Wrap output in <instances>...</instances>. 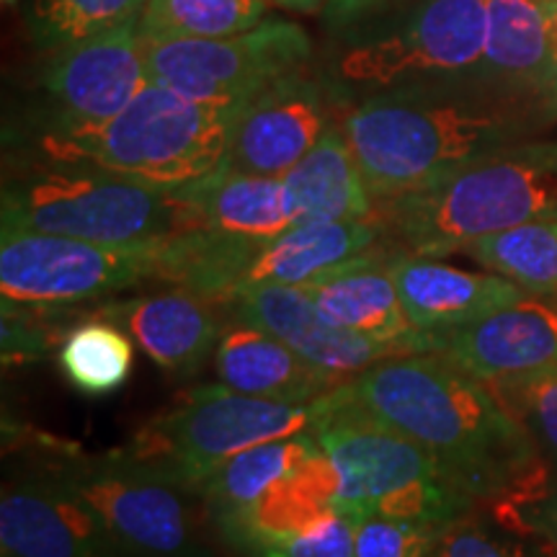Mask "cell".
I'll list each match as a JSON object with an SVG mask.
<instances>
[{
    "mask_svg": "<svg viewBox=\"0 0 557 557\" xmlns=\"http://www.w3.org/2000/svg\"><path fill=\"white\" fill-rule=\"evenodd\" d=\"M96 315L122 325L160 369L176 377L201 372L207 359L214 357L225 329L218 302L181 287L160 295L109 299Z\"/></svg>",
    "mask_w": 557,
    "mask_h": 557,
    "instance_id": "17",
    "label": "cell"
},
{
    "mask_svg": "<svg viewBox=\"0 0 557 557\" xmlns=\"http://www.w3.org/2000/svg\"><path fill=\"white\" fill-rule=\"evenodd\" d=\"M421 351L442 354L485 385L547 372L557 367V295L527 292L468 325L423 336Z\"/></svg>",
    "mask_w": 557,
    "mask_h": 557,
    "instance_id": "15",
    "label": "cell"
},
{
    "mask_svg": "<svg viewBox=\"0 0 557 557\" xmlns=\"http://www.w3.org/2000/svg\"><path fill=\"white\" fill-rule=\"evenodd\" d=\"M269 0H148L137 26L143 39L235 37L267 18Z\"/></svg>",
    "mask_w": 557,
    "mask_h": 557,
    "instance_id": "29",
    "label": "cell"
},
{
    "mask_svg": "<svg viewBox=\"0 0 557 557\" xmlns=\"http://www.w3.org/2000/svg\"><path fill=\"white\" fill-rule=\"evenodd\" d=\"M387 267L398 284L410 325L423 336L468 325L527 295L498 274H472L434 256H416L398 248L389 250Z\"/></svg>",
    "mask_w": 557,
    "mask_h": 557,
    "instance_id": "18",
    "label": "cell"
},
{
    "mask_svg": "<svg viewBox=\"0 0 557 557\" xmlns=\"http://www.w3.org/2000/svg\"><path fill=\"white\" fill-rule=\"evenodd\" d=\"M487 511L557 557V472L549 470L534 485L491 504Z\"/></svg>",
    "mask_w": 557,
    "mask_h": 557,
    "instance_id": "34",
    "label": "cell"
},
{
    "mask_svg": "<svg viewBox=\"0 0 557 557\" xmlns=\"http://www.w3.org/2000/svg\"><path fill=\"white\" fill-rule=\"evenodd\" d=\"M534 438L547 468L557 472V367L547 372L487 385Z\"/></svg>",
    "mask_w": 557,
    "mask_h": 557,
    "instance_id": "32",
    "label": "cell"
},
{
    "mask_svg": "<svg viewBox=\"0 0 557 557\" xmlns=\"http://www.w3.org/2000/svg\"><path fill=\"white\" fill-rule=\"evenodd\" d=\"M222 308H227L230 318L246 320L269 331L297 357L341 382L354 380L364 369L393 354H406L400 346L357 336L333 325L302 287L256 284V287L235 292L227 302H222Z\"/></svg>",
    "mask_w": 557,
    "mask_h": 557,
    "instance_id": "16",
    "label": "cell"
},
{
    "mask_svg": "<svg viewBox=\"0 0 557 557\" xmlns=\"http://www.w3.org/2000/svg\"><path fill=\"white\" fill-rule=\"evenodd\" d=\"M37 447L34 465L60 475L81 493L120 542L127 557H212L201 537L189 487L124 449L88 455L50 436L26 438Z\"/></svg>",
    "mask_w": 557,
    "mask_h": 557,
    "instance_id": "7",
    "label": "cell"
},
{
    "mask_svg": "<svg viewBox=\"0 0 557 557\" xmlns=\"http://www.w3.org/2000/svg\"><path fill=\"white\" fill-rule=\"evenodd\" d=\"M269 3L282 5V9H287V11L312 13V11H320V9H323V5L329 3V0H269Z\"/></svg>",
    "mask_w": 557,
    "mask_h": 557,
    "instance_id": "37",
    "label": "cell"
},
{
    "mask_svg": "<svg viewBox=\"0 0 557 557\" xmlns=\"http://www.w3.org/2000/svg\"><path fill=\"white\" fill-rule=\"evenodd\" d=\"M218 382L250 398L276 403H315L344 382L297 357L269 331L230 318L214 348Z\"/></svg>",
    "mask_w": 557,
    "mask_h": 557,
    "instance_id": "20",
    "label": "cell"
},
{
    "mask_svg": "<svg viewBox=\"0 0 557 557\" xmlns=\"http://www.w3.org/2000/svg\"><path fill=\"white\" fill-rule=\"evenodd\" d=\"M426 557H553L532 537L506 527L478 506L442 529Z\"/></svg>",
    "mask_w": 557,
    "mask_h": 557,
    "instance_id": "31",
    "label": "cell"
},
{
    "mask_svg": "<svg viewBox=\"0 0 557 557\" xmlns=\"http://www.w3.org/2000/svg\"><path fill=\"white\" fill-rule=\"evenodd\" d=\"M389 250L393 248L369 250L361 259L305 284L302 289L338 329L400 346L403 351H421V333L410 325L398 284L389 274Z\"/></svg>",
    "mask_w": 557,
    "mask_h": 557,
    "instance_id": "21",
    "label": "cell"
},
{
    "mask_svg": "<svg viewBox=\"0 0 557 557\" xmlns=\"http://www.w3.org/2000/svg\"><path fill=\"white\" fill-rule=\"evenodd\" d=\"M310 434L338 472L336 508L354 521L380 513L449 524L480 506L421 444L354 400L344 385L329 395Z\"/></svg>",
    "mask_w": 557,
    "mask_h": 557,
    "instance_id": "6",
    "label": "cell"
},
{
    "mask_svg": "<svg viewBox=\"0 0 557 557\" xmlns=\"http://www.w3.org/2000/svg\"><path fill=\"white\" fill-rule=\"evenodd\" d=\"M333 5H336V11L341 13H361L367 9H372V5L382 3V0H331Z\"/></svg>",
    "mask_w": 557,
    "mask_h": 557,
    "instance_id": "38",
    "label": "cell"
},
{
    "mask_svg": "<svg viewBox=\"0 0 557 557\" xmlns=\"http://www.w3.org/2000/svg\"><path fill=\"white\" fill-rule=\"evenodd\" d=\"M18 0H3V5H16Z\"/></svg>",
    "mask_w": 557,
    "mask_h": 557,
    "instance_id": "40",
    "label": "cell"
},
{
    "mask_svg": "<svg viewBox=\"0 0 557 557\" xmlns=\"http://www.w3.org/2000/svg\"><path fill=\"white\" fill-rule=\"evenodd\" d=\"M331 124L325 88L297 70L238 107L222 169L284 178Z\"/></svg>",
    "mask_w": 557,
    "mask_h": 557,
    "instance_id": "14",
    "label": "cell"
},
{
    "mask_svg": "<svg viewBox=\"0 0 557 557\" xmlns=\"http://www.w3.org/2000/svg\"><path fill=\"white\" fill-rule=\"evenodd\" d=\"M545 109L549 111V116L557 122V62L553 75H549V83L545 88Z\"/></svg>",
    "mask_w": 557,
    "mask_h": 557,
    "instance_id": "39",
    "label": "cell"
},
{
    "mask_svg": "<svg viewBox=\"0 0 557 557\" xmlns=\"http://www.w3.org/2000/svg\"><path fill=\"white\" fill-rule=\"evenodd\" d=\"M297 220H374L377 205L344 124L333 122L284 176Z\"/></svg>",
    "mask_w": 557,
    "mask_h": 557,
    "instance_id": "24",
    "label": "cell"
},
{
    "mask_svg": "<svg viewBox=\"0 0 557 557\" xmlns=\"http://www.w3.org/2000/svg\"><path fill=\"white\" fill-rule=\"evenodd\" d=\"M3 230L65 235L103 246H143L194 230L181 189L111 173L96 165L34 160L5 176Z\"/></svg>",
    "mask_w": 557,
    "mask_h": 557,
    "instance_id": "5",
    "label": "cell"
},
{
    "mask_svg": "<svg viewBox=\"0 0 557 557\" xmlns=\"http://www.w3.org/2000/svg\"><path fill=\"white\" fill-rule=\"evenodd\" d=\"M318 451V442L308 431L256 444L220 465L199 487V500L214 532L225 534L227 529L240 524L278 480L287 478L297 465Z\"/></svg>",
    "mask_w": 557,
    "mask_h": 557,
    "instance_id": "26",
    "label": "cell"
},
{
    "mask_svg": "<svg viewBox=\"0 0 557 557\" xmlns=\"http://www.w3.org/2000/svg\"><path fill=\"white\" fill-rule=\"evenodd\" d=\"M354 534H357V521L336 508L312 527L267 542L248 557H354Z\"/></svg>",
    "mask_w": 557,
    "mask_h": 557,
    "instance_id": "36",
    "label": "cell"
},
{
    "mask_svg": "<svg viewBox=\"0 0 557 557\" xmlns=\"http://www.w3.org/2000/svg\"><path fill=\"white\" fill-rule=\"evenodd\" d=\"M344 387L421 444L444 475L478 504L504 500L549 472L534 438L498 395L442 354H393Z\"/></svg>",
    "mask_w": 557,
    "mask_h": 557,
    "instance_id": "1",
    "label": "cell"
},
{
    "mask_svg": "<svg viewBox=\"0 0 557 557\" xmlns=\"http://www.w3.org/2000/svg\"><path fill=\"white\" fill-rule=\"evenodd\" d=\"M382 227L374 220H297L282 235L263 243L240 289L256 284L305 287L380 246ZM238 289V292H240Z\"/></svg>",
    "mask_w": 557,
    "mask_h": 557,
    "instance_id": "22",
    "label": "cell"
},
{
    "mask_svg": "<svg viewBox=\"0 0 557 557\" xmlns=\"http://www.w3.org/2000/svg\"><path fill=\"white\" fill-rule=\"evenodd\" d=\"M487 41V0H421L395 29L338 60L346 86L372 94L418 81L475 78Z\"/></svg>",
    "mask_w": 557,
    "mask_h": 557,
    "instance_id": "11",
    "label": "cell"
},
{
    "mask_svg": "<svg viewBox=\"0 0 557 557\" xmlns=\"http://www.w3.org/2000/svg\"><path fill=\"white\" fill-rule=\"evenodd\" d=\"M47 116L41 124L103 122L150 86L137 21L50 52L41 70Z\"/></svg>",
    "mask_w": 557,
    "mask_h": 557,
    "instance_id": "12",
    "label": "cell"
},
{
    "mask_svg": "<svg viewBox=\"0 0 557 557\" xmlns=\"http://www.w3.org/2000/svg\"><path fill=\"white\" fill-rule=\"evenodd\" d=\"M160 246H103L65 235L0 230V297L75 308L160 278Z\"/></svg>",
    "mask_w": 557,
    "mask_h": 557,
    "instance_id": "10",
    "label": "cell"
},
{
    "mask_svg": "<svg viewBox=\"0 0 557 557\" xmlns=\"http://www.w3.org/2000/svg\"><path fill=\"white\" fill-rule=\"evenodd\" d=\"M194 227L267 243L297 222L284 178L220 169L181 186Z\"/></svg>",
    "mask_w": 557,
    "mask_h": 557,
    "instance_id": "23",
    "label": "cell"
},
{
    "mask_svg": "<svg viewBox=\"0 0 557 557\" xmlns=\"http://www.w3.org/2000/svg\"><path fill=\"white\" fill-rule=\"evenodd\" d=\"M235 111L207 107L150 83L103 122L41 124L34 150L52 163H81L165 189L209 176L227 156Z\"/></svg>",
    "mask_w": 557,
    "mask_h": 557,
    "instance_id": "4",
    "label": "cell"
},
{
    "mask_svg": "<svg viewBox=\"0 0 557 557\" xmlns=\"http://www.w3.org/2000/svg\"><path fill=\"white\" fill-rule=\"evenodd\" d=\"M555 120L478 78L418 81L369 94L341 120L374 205L470 160L527 143Z\"/></svg>",
    "mask_w": 557,
    "mask_h": 557,
    "instance_id": "2",
    "label": "cell"
},
{
    "mask_svg": "<svg viewBox=\"0 0 557 557\" xmlns=\"http://www.w3.org/2000/svg\"><path fill=\"white\" fill-rule=\"evenodd\" d=\"M67 308H45V305H18L3 299V318H0V346H3V364H34L62 346V341L73 325L65 329Z\"/></svg>",
    "mask_w": 557,
    "mask_h": 557,
    "instance_id": "33",
    "label": "cell"
},
{
    "mask_svg": "<svg viewBox=\"0 0 557 557\" xmlns=\"http://www.w3.org/2000/svg\"><path fill=\"white\" fill-rule=\"evenodd\" d=\"M444 527L367 513L357 519L354 557H426Z\"/></svg>",
    "mask_w": 557,
    "mask_h": 557,
    "instance_id": "35",
    "label": "cell"
},
{
    "mask_svg": "<svg viewBox=\"0 0 557 557\" xmlns=\"http://www.w3.org/2000/svg\"><path fill=\"white\" fill-rule=\"evenodd\" d=\"M310 37L289 21H261L222 39H145L150 81L207 107L238 109L310 60Z\"/></svg>",
    "mask_w": 557,
    "mask_h": 557,
    "instance_id": "9",
    "label": "cell"
},
{
    "mask_svg": "<svg viewBox=\"0 0 557 557\" xmlns=\"http://www.w3.org/2000/svg\"><path fill=\"white\" fill-rule=\"evenodd\" d=\"M462 253L529 295H557V214L487 235Z\"/></svg>",
    "mask_w": 557,
    "mask_h": 557,
    "instance_id": "27",
    "label": "cell"
},
{
    "mask_svg": "<svg viewBox=\"0 0 557 557\" xmlns=\"http://www.w3.org/2000/svg\"><path fill=\"white\" fill-rule=\"evenodd\" d=\"M329 395L295 406L250 398L220 382L199 385L139 426L122 449L199 496L201 483L230 457L274 438L308 434Z\"/></svg>",
    "mask_w": 557,
    "mask_h": 557,
    "instance_id": "8",
    "label": "cell"
},
{
    "mask_svg": "<svg viewBox=\"0 0 557 557\" xmlns=\"http://www.w3.org/2000/svg\"><path fill=\"white\" fill-rule=\"evenodd\" d=\"M148 0H37L32 32L47 52L139 21Z\"/></svg>",
    "mask_w": 557,
    "mask_h": 557,
    "instance_id": "30",
    "label": "cell"
},
{
    "mask_svg": "<svg viewBox=\"0 0 557 557\" xmlns=\"http://www.w3.org/2000/svg\"><path fill=\"white\" fill-rule=\"evenodd\" d=\"M555 62L557 0H487V41L475 73L480 83L545 107Z\"/></svg>",
    "mask_w": 557,
    "mask_h": 557,
    "instance_id": "19",
    "label": "cell"
},
{
    "mask_svg": "<svg viewBox=\"0 0 557 557\" xmlns=\"http://www.w3.org/2000/svg\"><path fill=\"white\" fill-rule=\"evenodd\" d=\"M65 380L88 398L116 393L135 367V338L114 320L94 315L73 325L58 351Z\"/></svg>",
    "mask_w": 557,
    "mask_h": 557,
    "instance_id": "28",
    "label": "cell"
},
{
    "mask_svg": "<svg viewBox=\"0 0 557 557\" xmlns=\"http://www.w3.org/2000/svg\"><path fill=\"white\" fill-rule=\"evenodd\" d=\"M0 557H9V555H0Z\"/></svg>",
    "mask_w": 557,
    "mask_h": 557,
    "instance_id": "41",
    "label": "cell"
},
{
    "mask_svg": "<svg viewBox=\"0 0 557 557\" xmlns=\"http://www.w3.org/2000/svg\"><path fill=\"white\" fill-rule=\"evenodd\" d=\"M557 214V139H527L377 205L382 235L416 256L462 253L470 243Z\"/></svg>",
    "mask_w": 557,
    "mask_h": 557,
    "instance_id": "3",
    "label": "cell"
},
{
    "mask_svg": "<svg viewBox=\"0 0 557 557\" xmlns=\"http://www.w3.org/2000/svg\"><path fill=\"white\" fill-rule=\"evenodd\" d=\"M0 553L9 557H127L101 513L75 487L39 465L3 485Z\"/></svg>",
    "mask_w": 557,
    "mask_h": 557,
    "instance_id": "13",
    "label": "cell"
},
{
    "mask_svg": "<svg viewBox=\"0 0 557 557\" xmlns=\"http://www.w3.org/2000/svg\"><path fill=\"white\" fill-rule=\"evenodd\" d=\"M238 557H240V555H238Z\"/></svg>",
    "mask_w": 557,
    "mask_h": 557,
    "instance_id": "42",
    "label": "cell"
},
{
    "mask_svg": "<svg viewBox=\"0 0 557 557\" xmlns=\"http://www.w3.org/2000/svg\"><path fill=\"white\" fill-rule=\"evenodd\" d=\"M338 498V472L323 449L302 465H297L287 478L278 480L259 500V506L248 513L240 524L220 534V540L235 555L248 557L267 542L289 537L302 532L336 511Z\"/></svg>",
    "mask_w": 557,
    "mask_h": 557,
    "instance_id": "25",
    "label": "cell"
}]
</instances>
